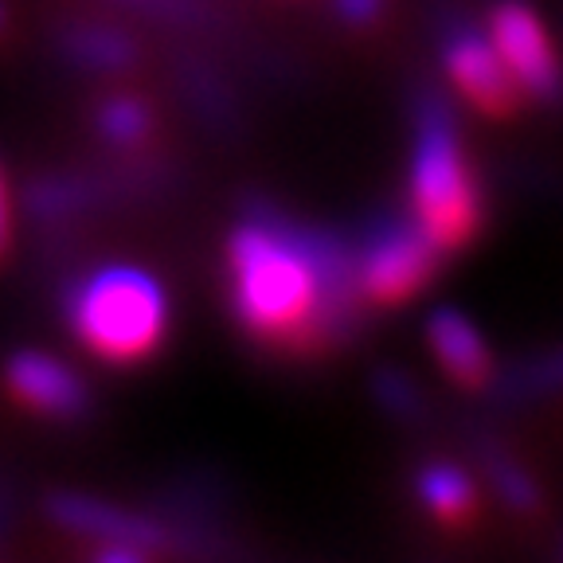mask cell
<instances>
[{"instance_id":"cell-12","label":"cell","mask_w":563,"mask_h":563,"mask_svg":"<svg viewBox=\"0 0 563 563\" xmlns=\"http://www.w3.org/2000/svg\"><path fill=\"white\" fill-rule=\"evenodd\" d=\"M489 474L493 482H497V489H501V497L512 505V509L528 512V509H537V485H532V477L525 474V470L517 466V462H509V457H489Z\"/></svg>"},{"instance_id":"cell-9","label":"cell","mask_w":563,"mask_h":563,"mask_svg":"<svg viewBox=\"0 0 563 563\" xmlns=\"http://www.w3.org/2000/svg\"><path fill=\"white\" fill-rule=\"evenodd\" d=\"M415 493H419L422 509L450 528H457L474 512V482L454 462H427L415 477Z\"/></svg>"},{"instance_id":"cell-6","label":"cell","mask_w":563,"mask_h":563,"mask_svg":"<svg viewBox=\"0 0 563 563\" xmlns=\"http://www.w3.org/2000/svg\"><path fill=\"white\" fill-rule=\"evenodd\" d=\"M442 67L454 90L477 106L489 118H509L517 114L525 90L517 87L512 70L505 67L501 52L489 40V32L474 24H457L442 35Z\"/></svg>"},{"instance_id":"cell-3","label":"cell","mask_w":563,"mask_h":563,"mask_svg":"<svg viewBox=\"0 0 563 563\" xmlns=\"http://www.w3.org/2000/svg\"><path fill=\"white\" fill-rule=\"evenodd\" d=\"M165 294L150 274L114 266L87 278L70 298V329L106 361H137L165 336Z\"/></svg>"},{"instance_id":"cell-15","label":"cell","mask_w":563,"mask_h":563,"mask_svg":"<svg viewBox=\"0 0 563 563\" xmlns=\"http://www.w3.org/2000/svg\"><path fill=\"white\" fill-rule=\"evenodd\" d=\"M4 243H9V203H4V180H0V255H4Z\"/></svg>"},{"instance_id":"cell-11","label":"cell","mask_w":563,"mask_h":563,"mask_svg":"<svg viewBox=\"0 0 563 563\" xmlns=\"http://www.w3.org/2000/svg\"><path fill=\"white\" fill-rule=\"evenodd\" d=\"M102 133L118 145H133V141L145 137L150 130V114H145V106L133 102V98H118V102L102 106Z\"/></svg>"},{"instance_id":"cell-1","label":"cell","mask_w":563,"mask_h":563,"mask_svg":"<svg viewBox=\"0 0 563 563\" xmlns=\"http://www.w3.org/2000/svg\"><path fill=\"white\" fill-rule=\"evenodd\" d=\"M231 301L246 329L263 341L313 344L344 325L356 266L313 235L243 223L228 239Z\"/></svg>"},{"instance_id":"cell-7","label":"cell","mask_w":563,"mask_h":563,"mask_svg":"<svg viewBox=\"0 0 563 563\" xmlns=\"http://www.w3.org/2000/svg\"><path fill=\"white\" fill-rule=\"evenodd\" d=\"M427 344H431L439 368L454 379L457 387H470V391H482L497 376V364H493V352L485 344V336L477 333V325L466 313L457 309H434L431 321H427Z\"/></svg>"},{"instance_id":"cell-13","label":"cell","mask_w":563,"mask_h":563,"mask_svg":"<svg viewBox=\"0 0 563 563\" xmlns=\"http://www.w3.org/2000/svg\"><path fill=\"white\" fill-rule=\"evenodd\" d=\"M520 387L525 391H560L563 387V349L548 352L540 361H528L525 368L517 372Z\"/></svg>"},{"instance_id":"cell-10","label":"cell","mask_w":563,"mask_h":563,"mask_svg":"<svg viewBox=\"0 0 563 563\" xmlns=\"http://www.w3.org/2000/svg\"><path fill=\"white\" fill-rule=\"evenodd\" d=\"M52 512L59 525L75 528V532H98V537H110V540H118V544L150 548L161 540L157 528L145 525V520H133V517H125V512H114L95 501H79V497H55Z\"/></svg>"},{"instance_id":"cell-8","label":"cell","mask_w":563,"mask_h":563,"mask_svg":"<svg viewBox=\"0 0 563 563\" xmlns=\"http://www.w3.org/2000/svg\"><path fill=\"white\" fill-rule=\"evenodd\" d=\"M9 387L20 404L44 415H75L87 404L79 376L44 352H20L9 364Z\"/></svg>"},{"instance_id":"cell-2","label":"cell","mask_w":563,"mask_h":563,"mask_svg":"<svg viewBox=\"0 0 563 563\" xmlns=\"http://www.w3.org/2000/svg\"><path fill=\"white\" fill-rule=\"evenodd\" d=\"M411 220L427 231L442 255L462 251L477 239L485 220L482 185L462 150L454 110L434 90L415 98V141H411Z\"/></svg>"},{"instance_id":"cell-5","label":"cell","mask_w":563,"mask_h":563,"mask_svg":"<svg viewBox=\"0 0 563 563\" xmlns=\"http://www.w3.org/2000/svg\"><path fill=\"white\" fill-rule=\"evenodd\" d=\"M485 32L512 70L517 87L544 106L563 102V63L548 24L528 0H497L485 20Z\"/></svg>"},{"instance_id":"cell-4","label":"cell","mask_w":563,"mask_h":563,"mask_svg":"<svg viewBox=\"0 0 563 563\" xmlns=\"http://www.w3.org/2000/svg\"><path fill=\"white\" fill-rule=\"evenodd\" d=\"M442 251L415 220H384L356 258V286L372 306H404L431 286Z\"/></svg>"},{"instance_id":"cell-14","label":"cell","mask_w":563,"mask_h":563,"mask_svg":"<svg viewBox=\"0 0 563 563\" xmlns=\"http://www.w3.org/2000/svg\"><path fill=\"white\" fill-rule=\"evenodd\" d=\"M336 12H341V20H349V24H372V20L384 12V0H336Z\"/></svg>"}]
</instances>
